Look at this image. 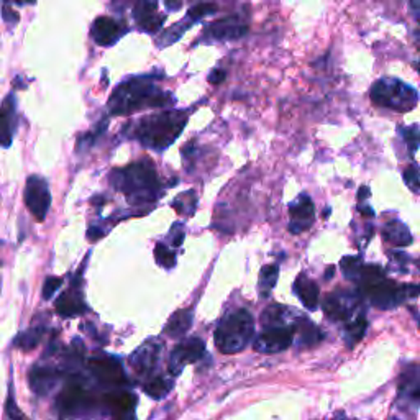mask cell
Segmentation results:
<instances>
[{
  "label": "cell",
  "instance_id": "cell-28",
  "mask_svg": "<svg viewBox=\"0 0 420 420\" xmlns=\"http://www.w3.org/2000/svg\"><path fill=\"white\" fill-rule=\"evenodd\" d=\"M277 276H280V266L277 265H266L260 271V281H258V289L261 297H268L272 287L276 286Z\"/></svg>",
  "mask_w": 420,
  "mask_h": 420
},
{
  "label": "cell",
  "instance_id": "cell-13",
  "mask_svg": "<svg viewBox=\"0 0 420 420\" xmlns=\"http://www.w3.org/2000/svg\"><path fill=\"white\" fill-rule=\"evenodd\" d=\"M248 34V25L240 20L237 15L225 17L210 24L204 31L205 40L212 41H232Z\"/></svg>",
  "mask_w": 420,
  "mask_h": 420
},
{
  "label": "cell",
  "instance_id": "cell-22",
  "mask_svg": "<svg viewBox=\"0 0 420 420\" xmlns=\"http://www.w3.org/2000/svg\"><path fill=\"white\" fill-rule=\"evenodd\" d=\"M136 397L130 392H111L106 396V406L113 417H132Z\"/></svg>",
  "mask_w": 420,
  "mask_h": 420
},
{
  "label": "cell",
  "instance_id": "cell-12",
  "mask_svg": "<svg viewBox=\"0 0 420 420\" xmlns=\"http://www.w3.org/2000/svg\"><path fill=\"white\" fill-rule=\"evenodd\" d=\"M89 369L94 378L99 383L108 387H120L127 384V376H125L122 364L118 359L112 357H96L89 362Z\"/></svg>",
  "mask_w": 420,
  "mask_h": 420
},
{
  "label": "cell",
  "instance_id": "cell-40",
  "mask_svg": "<svg viewBox=\"0 0 420 420\" xmlns=\"http://www.w3.org/2000/svg\"><path fill=\"white\" fill-rule=\"evenodd\" d=\"M169 237L173 240V247L174 248H179L181 247L183 240H184V227L181 222H176L171 228V232H169Z\"/></svg>",
  "mask_w": 420,
  "mask_h": 420
},
{
  "label": "cell",
  "instance_id": "cell-33",
  "mask_svg": "<svg viewBox=\"0 0 420 420\" xmlns=\"http://www.w3.org/2000/svg\"><path fill=\"white\" fill-rule=\"evenodd\" d=\"M342 271L343 275H345L347 280L350 281H357L358 276H359V271H362V258L359 256H345V258L342 260Z\"/></svg>",
  "mask_w": 420,
  "mask_h": 420
},
{
  "label": "cell",
  "instance_id": "cell-36",
  "mask_svg": "<svg viewBox=\"0 0 420 420\" xmlns=\"http://www.w3.org/2000/svg\"><path fill=\"white\" fill-rule=\"evenodd\" d=\"M401 135L406 140L409 148H411V155H416L419 150V127L417 125H412L409 128H399Z\"/></svg>",
  "mask_w": 420,
  "mask_h": 420
},
{
  "label": "cell",
  "instance_id": "cell-29",
  "mask_svg": "<svg viewBox=\"0 0 420 420\" xmlns=\"http://www.w3.org/2000/svg\"><path fill=\"white\" fill-rule=\"evenodd\" d=\"M193 25H194V21L190 20V19L185 17V20L179 21V24L173 25L171 29H168L166 31H163V35H161L160 38H158L156 45L160 46V48H166V46H169V45H171V43L178 41L179 38H181V36L184 35V31H185V30H189Z\"/></svg>",
  "mask_w": 420,
  "mask_h": 420
},
{
  "label": "cell",
  "instance_id": "cell-2",
  "mask_svg": "<svg viewBox=\"0 0 420 420\" xmlns=\"http://www.w3.org/2000/svg\"><path fill=\"white\" fill-rule=\"evenodd\" d=\"M111 183L135 205L156 202L161 195L160 178L148 161H140L125 169H113Z\"/></svg>",
  "mask_w": 420,
  "mask_h": 420
},
{
  "label": "cell",
  "instance_id": "cell-30",
  "mask_svg": "<svg viewBox=\"0 0 420 420\" xmlns=\"http://www.w3.org/2000/svg\"><path fill=\"white\" fill-rule=\"evenodd\" d=\"M43 335H45V327H31V329L15 338V347H19L24 352L34 350L38 343H40Z\"/></svg>",
  "mask_w": 420,
  "mask_h": 420
},
{
  "label": "cell",
  "instance_id": "cell-26",
  "mask_svg": "<svg viewBox=\"0 0 420 420\" xmlns=\"http://www.w3.org/2000/svg\"><path fill=\"white\" fill-rule=\"evenodd\" d=\"M193 310H178L165 327V334L171 338H183L193 325Z\"/></svg>",
  "mask_w": 420,
  "mask_h": 420
},
{
  "label": "cell",
  "instance_id": "cell-37",
  "mask_svg": "<svg viewBox=\"0 0 420 420\" xmlns=\"http://www.w3.org/2000/svg\"><path fill=\"white\" fill-rule=\"evenodd\" d=\"M404 181L412 189V193H419V168L416 163L406 168V171H404Z\"/></svg>",
  "mask_w": 420,
  "mask_h": 420
},
{
  "label": "cell",
  "instance_id": "cell-44",
  "mask_svg": "<svg viewBox=\"0 0 420 420\" xmlns=\"http://www.w3.org/2000/svg\"><path fill=\"white\" fill-rule=\"evenodd\" d=\"M411 4H412L414 14H416V17H417V14H419V0H411Z\"/></svg>",
  "mask_w": 420,
  "mask_h": 420
},
{
  "label": "cell",
  "instance_id": "cell-10",
  "mask_svg": "<svg viewBox=\"0 0 420 420\" xmlns=\"http://www.w3.org/2000/svg\"><path fill=\"white\" fill-rule=\"evenodd\" d=\"M205 357V343L200 338H188L179 343V345L171 352L169 357V373L173 376H179L183 373L184 367L199 362L200 358Z\"/></svg>",
  "mask_w": 420,
  "mask_h": 420
},
{
  "label": "cell",
  "instance_id": "cell-46",
  "mask_svg": "<svg viewBox=\"0 0 420 420\" xmlns=\"http://www.w3.org/2000/svg\"><path fill=\"white\" fill-rule=\"evenodd\" d=\"M0 289H2V280H0Z\"/></svg>",
  "mask_w": 420,
  "mask_h": 420
},
{
  "label": "cell",
  "instance_id": "cell-17",
  "mask_svg": "<svg viewBox=\"0 0 420 420\" xmlns=\"http://www.w3.org/2000/svg\"><path fill=\"white\" fill-rule=\"evenodd\" d=\"M125 29L111 17H99L91 26V36L99 46H113L123 36Z\"/></svg>",
  "mask_w": 420,
  "mask_h": 420
},
{
  "label": "cell",
  "instance_id": "cell-31",
  "mask_svg": "<svg viewBox=\"0 0 420 420\" xmlns=\"http://www.w3.org/2000/svg\"><path fill=\"white\" fill-rule=\"evenodd\" d=\"M173 389V381H168L163 376H155V378H150L143 384V391L153 399H161L165 397L169 391Z\"/></svg>",
  "mask_w": 420,
  "mask_h": 420
},
{
  "label": "cell",
  "instance_id": "cell-42",
  "mask_svg": "<svg viewBox=\"0 0 420 420\" xmlns=\"http://www.w3.org/2000/svg\"><path fill=\"white\" fill-rule=\"evenodd\" d=\"M165 4L168 5L169 10H173V12H176V10H179L183 7L181 0H165Z\"/></svg>",
  "mask_w": 420,
  "mask_h": 420
},
{
  "label": "cell",
  "instance_id": "cell-5",
  "mask_svg": "<svg viewBox=\"0 0 420 420\" xmlns=\"http://www.w3.org/2000/svg\"><path fill=\"white\" fill-rule=\"evenodd\" d=\"M371 101L376 106L394 112H411L419 102V94L412 86L396 78H383L371 87Z\"/></svg>",
  "mask_w": 420,
  "mask_h": 420
},
{
  "label": "cell",
  "instance_id": "cell-32",
  "mask_svg": "<svg viewBox=\"0 0 420 420\" xmlns=\"http://www.w3.org/2000/svg\"><path fill=\"white\" fill-rule=\"evenodd\" d=\"M171 205L179 212V214L193 215L195 207H198V198H195L194 190H188V193L179 194L178 198L171 202Z\"/></svg>",
  "mask_w": 420,
  "mask_h": 420
},
{
  "label": "cell",
  "instance_id": "cell-16",
  "mask_svg": "<svg viewBox=\"0 0 420 420\" xmlns=\"http://www.w3.org/2000/svg\"><path fill=\"white\" fill-rule=\"evenodd\" d=\"M17 125V101H15L14 94H9L0 103V146L2 148L12 146Z\"/></svg>",
  "mask_w": 420,
  "mask_h": 420
},
{
  "label": "cell",
  "instance_id": "cell-7",
  "mask_svg": "<svg viewBox=\"0 0 420 420\" xmlns=\"http://www.w3.org/2000/svg\"><path fill=\"white\" fill-rule=\"evenodd\" d=\"M299 319V317H297ZM296 320L282 322V324L263 325V332L255 342V350L260 353H280L287 350L294 342Z\"/></svg>",
  "mask_w": 420,
  "mask_h": 420
},
{
  "label": "cell",
  "instance_id": "cell-45",
  "mask_svg": "<svg viewBox=\"0 0 420 420\" xmlns=\"http://www.w3.org/2000/svg\"><path fill=\"white\" fill-rule=\"evenodd\" d=\"M332 275H334V268H329L325 271V280H330Z\"/></svg>",
  "mask_w": 420,
  "mask_h": 420
},
{
  "label": "cell",
  "instance_id": "cell-43",
  "mask_svg": "<svg viewBox=\"0 0 420 420\" xmlns=\"http://www.w3.org/2000/svg\"><path fill=\"white\" fill-rule=\"evenodd\" d=\"M367 194H369V189L367 188V185H363V188L359 189V199H362V200L367 199Z\"/></svg>",
  "mask_w": 420,
  "mask_h": 420
},
{
  "label": "cell",
  "instance_id": "cell-19",
  "mask_svg": "<svg viewBox=\"0 0 420 420\" xmlns=\"http://www.w3.org/2000/svg\"><path fill=\"white\" fill-rule=\"evenodd\" d=\"M133 19L140 30L148 31V34H156L165 24V15L158 12L156 0H140L133 10Z\"/></svg>",
  "mask_w": 420,
  "mask_h": 420
},
{
  "label": "cell",
  "instance_id": "cell-21",
  "mask_svg": "<svg viewBox=\"0 0 420 420\" xmlns=\"http://www.w3.org/2000/svg\"><path fill=\"white\" fill-rule=\"evenodd\" d=\"M56 310L63 317H76V315L86 312L87 307L79 289L76 286H71L69 291L64 292L56 301Z\"/></svg>",
  "mask_w": 420,
  "mask_h": 420
},
{
  "label": "cell",
  "instance_id": "cell-4",
  "mask_svg": "<svg viewBox=\"0 0 420 420\" xmlns=\"http://www.w3.org/2000/svg\"><path fill=\"white\" fill-rule=\"evenodd\" d=\"M255 335L253 315L247 309H238L225 315L215 330V347L223 354L243 352Z\"/></svg>",
  "mask_w": 420,
  "mask_h": 420
},
{
  "label": "cell",
  "instance_id": "cell-23",
  "mask_svg": "<svg viewBox=\"0 0 420 420\" xmlns=\"http://www.w3.org/2000/svg\"><path fill=\"white\" fill-rule=\"evenodd\" d=\"M294 294L301 299L305 309L315 310L319 307V287L315 281L309 280L305 275H299L297 280L294 281Z\"/></svg>",
  "mask_w": 420,
  "mask_h": 420
},
{
  "label": "cell",
  "instance_id": "cell-6",
  "mask_svg": "<svg viewBox=\"0 0 420 420\" xmlns=\"http://www.w3.org/2000/svg\"><path fill=\"white\" fill-rule=\"evenodd\" d=\"M362 289L367 292L369 302L374 307L391 310L401 305L409 297H417L419 289L417 285L411 286H399L396 282L387 281L384 276L378 277V280L368 281L362 285Z\"/></svg>",
  "mask_w": 420,
  "mask_h": 420
},
{
  "label": "cell",
  "instance_id": "cell-9",
  "mask_svg": "<svg viewBox=\"0 0 420 420\" xmlns=\"http://www.w3.org/2000/svg\"><path fill=\"white\" fill-rule=\"evenodd\" d=\"M25 205L29 207L31 215L36 220L43 222L46 219L48 210L51 207V193L50 185H48L46 179L34 174L26 179L25 185Z\"/></svg>",
  "mask_w": 420,
  "mask_h": 420
},
{
  "label": "cell",
  "instance_id": "cell-24",
  "mask_svg": "<svg viewBox=\"0 0 420 420\" xmlns=\"http://www.w3.org/2000/svg\"><path fill=\"white\" fill-rule=\"evenodd\" d=\"M383 237L387 243H391L392 247H409L412 243V235L409 232V228L404 225L401 220H392L386 223L383 228Z\"/></svg>",
  "mask_w": 420,
  "mask_h": 420
},
{
  "label": "cell",
  "instance_id": "cell-3",
  "mask_svg": "<svg viewBox=\"0 0 420 420\" xmlns=\"http://www.w3.org/2000/svg\"><path fill=\"white\" fill-rule=\"evenodd\" d=\"M185 123H188V113L183 111L161 112L140 120L135 125L132 136L146 148L163 151L179 138Z\"/></svg>",
  "mask_w": 420,
  "mask_h": 420
},
{
  "label": "cell",
  "instance_id": "cell-11",
  "mask_svg": "<svg viewBox=\"0 0 420 420\" xmlns=\"http://www.w3.org/2000/svg\"><path fill=\"white\" fill-rule=\"evenodd\" d=\"M91 404V391L87 389L84 383H79L78 379L69 381L68 386L64 387L63 392L58 397V409L64 416H71V414H78L79 411L89 409Z\"/></svg>",
  "mask_w": 420,
  "mask_h": 420
},
{
  "label": "cell",
  "instance_id": "cell-14",
  "mask_svg": "<svg viewBox=\"0 0 420 420\" xmlns=\"http://www.w3.org/2000/svg\"><path fill=\"white\" fill-rule=\"evenodd\" d=\"M289 215H291V222H289L291 233L297 235V233L305 232L315 220L314 202L310 200L307 194H301L296 200L289 204Z\"/></svg>",
  "mask_w": 420,
  "mask_h": 420
},
{
  "label": "cell",
  "instance_id": "cell-18",
  "mask_svg": "<svg viewBox=\"0 0 420 420\" xmlns=\"http://www.w3.org/2000/svg\"><path fill=\"white\" fill-rule=\"evenodd\" d=\"M161 345L158 342H146L130 357V364L136 374L150 376L160 362Z\"/></svg>",
  "mask_w": 420,
  "mask_h": 420
},
{
  "label": "cell",
  "instance_id": "cell-25",
  "mask_svg": "<svg viewBox=\"0 0 420 420\" xmlns=\"http://www.w3.org/2000/svg\"><path fill=\"white\" fill-rule=\"evenodd\" d=\"M294 335H297V343L299 347L302 348L315 345V343H319L322 340V337H324L317 325H314L310 320L301 319V317H299L296 322V332H294Z\"/></svg>",
  "mask_w": 420,
  "mask_h": 420
},
{
  "label": "cell",
  "instance_id": "cell-34",
  "mask_svg": "<svg viewBox=\"0 0 420 420\" xmlns=\"http://www.w3.org/2000/svg\"><path fill=\"white\" fill-rule=\"evenodd\" d=\"M215 12H217V5L214 2H199L189 9L188 19H190L195 24V21H199L204 17H207V15L215 14Z\"/></svg>",
  "mask_w": 420,
  "mask_h": 420
},
{
  "label": "cell",
  "instance_id": "cell-39",
  "mask_svg": "<svg viewBox=\"0 0 420 420\" xmlns=\"http://www.w3.org/2000/svg\"><path fill=\"white\" fill-rule=\"evenodd\" d=\"M61 285H63V280H59V277H48V280L45 281V286H43V299L50 301V299L54 296V292L61 287Z\"/></svg>",
  "mask_w": 420,
  "mask_h": 420
},
{
  "label": "cell",
  "instance_id": "cell-1",
  "mask_svg": "<svg viewBox=\"0 0 420 420\" xmlns=\"http://www.w3.org/2000/svg\"><path fill=\"white\" fill-rule=\"evenodd\" d=\"M173 94L161 91L148 78H133L120 84L108 99L113 116H130L145 107H165L174 103Z\"/></svg>",
  "mask_w": 420,
  "mask_h": 420
},
{
  "label": "cell",
  "instance_id": "cell-27",
  "mask_svg": "<svg viewBox=\"0 0 420 420\" xmlns=\"http://www.w3.org/2000/svg\"><path fill=\"white\" fill-rule=\"evenodd\" d=\"M367 329H368V322H367V319H364L363 312L358 314L357 317H353L350 324L347 325L345 332H343V338H345L347 345L350 348L357 345V343L364 337V332H367Z\"/></svg>",
  "mask_w": 420,
  "mask_h": 420
},
{
  "label": "cell",
  "instance_id": "cell-15",
  "mask_svg": "<svg viewBox=\"0 0 420 420\" xmlns=\"http://www.w3.org/2000/svg\"><path fill=\"white\" fill-rule=\"evenodd\" d=\"M397 406H407L406 409H412L414 412L419 409V368L417 364L404 369L399 383V391H397Z\"/></svg>",
  "mask_w": 420,
  "mask_h": 420
},
{
  "label": "cell",
  "instance_id": "cell-41",
  "mask_svg": "<svg viewBox=\"0 0 420 420\" xmlns=\"http://www.w3.org/2000/svg\"><path fill=\"white\" fill-rule=\"evenodd\" d=\"M225 76L227 74H225V71H223V69H214L209 76V81L212 84H220L222 81L225 79Z\"/></svg>",
  "mask_w": 420,
  "mask_h": 420
},
{
  "label": "cell",
  "instance_id": "cell-20",
  "mask_svg": "<svg viewBox=\"0 0 420 420\" xmlns=\"http://www.w3.org/2000/svg\"><path fill=\"white\" fill-rule=\"evenodd\" d=\"M59 378H61V371L54 367H43V364H35L29 374L30 387L36 396L50 394L56 387Z\"/></svg>",
  "mask_w": 420,
  "mask_h": 420
},
{
  "label": "cell",
  "instance_id": "cell-38",
  "mask_svg": "<svg viewBox=\"0 0 420 420\" xmlns=\"http://www.w3.org/2000/svg\"><path fill=\"white\" fill-rule=\"evenodd\" d=\"M5 414H7V417L10 419H21L25 417L24 414H21L19 409H17V404H15V397H14V384L10 383L9 387V399L5 402Z\"/></svg>",
  "mask_w": 420,
  "mask_h": 420
},
{
  "label": "cell",
  "instance_id": "cell-8",
  "mask_svg": "<svg viewBox=\"0 0 420 420\" xmlns=\"http://www.w3.org/2000/svg\"><path fill=\"white\" fill-rule=\"evenodd\" d=\"M362 302V292L353 289H337L325 297L324 314L327 319L334 322L350 320Z\"/></svg>",
  "mask_w": 420,
  "mask_h": 420
},
{
  "label": "cell",
  "instance_id": "cell-35",
  "mask_svg": "<svg viewBox=\"0 0 420 420\" xmlns=\"http://www.w3.org/2000/svg\"><path fill=\"white\" fill-rule=\"evenodd\" d=\"M155 256H156L158 265H161L163 268L171 270V268H174V265H176V256H174V253L166 247L165 243H158L156 245Z\"/></svg>",
  "mask_w": 420,
  "mask_h": 420
}]
</instances>
